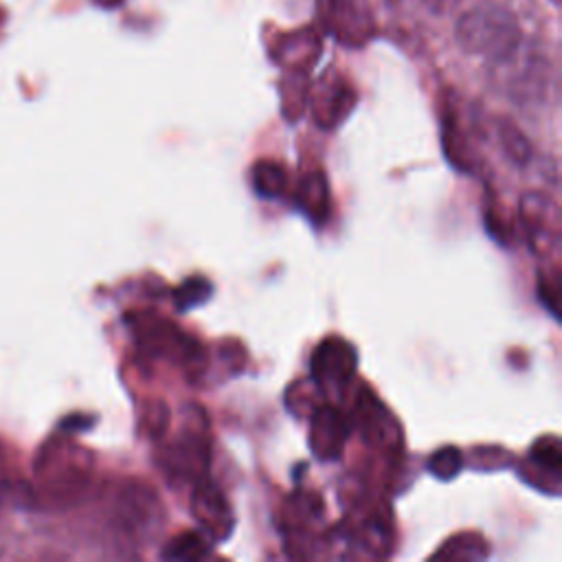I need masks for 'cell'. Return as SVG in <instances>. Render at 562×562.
Wrapping results in <instances>:
<instances>
[{
  "instance_id": "obj_15",
  "label": "cell",
  "mask_w": 562,
  "mask_h": 562,
  "mask_svg": "<svg viewBox=\"0 0 562 562\" xmlns=\"http://www.w3.org/2000/svg\"><path fill=\"white\" fill-rule=\"evenodd\" d=\"M558 296H560V290H558V285H553L549 279H542V274H538V299H540V303L549 310V314L553 316V318H560L558 314Z\"/></svg>"
},
{
  "instance_id": "obj_3",
  "label": "cell",
  "mask_w": 562,
  "mask_h": 562,
  "mask_svg": "<svg viewBox=\"0 0 562 562\" xmlns=\"http://www.w3.org/2000/svg\"><path fill=\"white\" fill-rule=\"evenodd\" d=\"M356 349L340 336L318 342L312 353L310 369L318 386H345L356 373Z\"/></svg>"
},
{
  "instance_id": "obj_4",
  "label": "cell",
  "mask_w": 562,
  "mask_h": 562,
  "mask_svg": "<svg viewBox=\"0 0 562 562\" xmlns=\"http://www.w3.org/2000/svg\"><path fill=\"white\" fill-rule=\"evenodd\" d=\"M193 516L215 538H226L233 527V516L220 487L211 481L200 479L193 492Z\"/></svg>"
},
{
  "instance_id": "obj_11",
  "label": "cell",
  "mask_w": 562,
  "mask_h": 562,
  "mask_svg": "<svg viewBox=\"0 0 562 562\" xmlns=\"http://www.w3.org/2000/svg\"><path fill=\"white\" fill-rule=\"evenodd\" d=\"M252 187L261 198H277L285 187V169L274 160H259L252 167Z\"/></svg>"
},
{
  "instance_id": "obj_1",
  "label": "cell",
  "mask_w": 562,
  "mask_h": 562,
  "mask_svg": "<svg viewBox=\"0 0 562 562\" xmlns=\"http://www.w3.org/2000/svg\"><path fill=\"white\" fill-rule=\"evenodd\" d=\"M454 37L465 53L483 55L496 64L522 44V29L512 9L494 0H481L459 15Z\"/></svg>"
},
{
  "instance_id": "obj_12",
  "label": "cell",
  "mask_w": 562,
  "mask_h": 562,
  "mask_svg": "<svg viewBox=\"0 0 562 562\" xmlns=\"http://www.w3.org/2000/svg\"><path fill=\"white\" fill-rule=\"evenodd\" d=\"M463 465V454L459 448L454 446H443L439 450H435L426 463V468L430 470L432 476L441 479V481H450L459 474Z\"/></svg>"
},
{
  "instance_id": "obj_17",
  "label": "cell",
  "mask_w": 562,
  "mask_h": 562,
  "mask_svg": "<svg viewBox=\"0 0 562 562\" xmlns=\"http://www.w3.org/2000/svg\"><path fill=\"white\" fill-rule=\"evenodd\" d=\"M551 2H553V4H560V0H551Z\"/></svg>"
},
{
  "instance_id": "obj_10",
  "label": "cell",
  "mask_w": 562,
  "mask_h": 562,
  "mask_svg": "<svg viewBox=\"0 0 562 562\" xmlns=\"http://www.w3.org/2000/svg\"><path fill=\"white\" fill-rule=\"evenodd\" d=\"M529 461L544 472L551 479H560L562 474V448H560V439L555 435H547L540 437L531 443L529 448Z\"/></svg>"
},
{
  "instance_id": "obj_7",
  "label": "cell",
  "mask_w": 562,
  "mask_h": 562,
  "mask_svg": "<svg viewBox=\"0 0 562 562\" xmlns=\"http://www.w3.org/2000/svg\"><path fill=\"white\" fill-rule=\"evenodd\" d=\"M321 15L327 26L334 31L338 40L345 44H353L367 37V26L362 22V13L358 11L353 0H318Z\"/></svg>"
},
{
  "instance_id": "obj_13",
  "label": "cell",
  "mask_w": 562,
  "mask_h": 562,
  "mask_svg": "<svg viewBox=\"0 0 562 562\" xmlns=\"http://www.w3.org/2000/svg\"><path fill=\"white\" fill-rule=\"evenodd\" d=\"M498 134H501V145H503V149L507 151V156H509L514 162L525 165V162L529 160V156H531V147H529L527 138L522 136V132H520L516 125H512V123H507V121H501Z\"/></svg>"
},
{
  "instance_id": "obj_9",
  "label": "cell",
  "mask_w": 562,
  "mask_h": 562,
  "mask_svg": "<svg viewBox=\"0 0 562 562\" xmlns=\"http://www.w3.org/2000/svg\"><path fill=\"white\" fill-rule=\"evenodd\" d=\"M209 553H211V547L198 531H182L176 538H171L162 549V558L176 560V562L204 560L209 558Z\"/></svg>"
},
{
  "instance_id": "obj_6",
  "label": "cell",
  "mask_w": 562,
  "mask_h": 562,
  "mask_svg": "<svg viewBox=\"0 0 562 562\" xmlns=\"http://www.w3.org/2000/svg\"><path fill=\"white\" fill-rule=\"evenodd\" d=\"M167 470L176 472L178 476H202L209 465V446L206 439L193 435H182L169 450H167Z\"/></svg>"
},
{
  "instance_id": "obj_16",
  "label": "cell",
  "mask_w": 562,
  "mask_h": 562,
  "mask_svg": "<svg viewBox=\"0 0 562 562\" xmlns=\"http://www.w3.org/2000/svg\"><path fill=\"white\" fill-rule=\"evenodd\" d=\"M428 7H430V11H443V4H446V0H424Z\"/></svg>"
},
{
  "instance_id": "obj_14",
  "label": "cell",
  "mask_w": 562,
  "mask_h": 562,
  "mask_svg": "<svg viewBox=\"0 0 562 562\" xmlns=\"http://www.w3.org/2000/svg\"><path fill=\"white\" fill-rule=\"evenodd\" d=\"M213 292V285L202 279V277H193V279H187L178 290H176V305L178 310H191V307H198L202 305Z\"/></svg>"
},
{
  "instance_id": "obj_5",
  "label": "cell",
  "mask_w": 562,
  "mask_h": 562,
  "mask_svg": "<svg viewBox=\"0 0 562 562\" xmlns=\"http://www.w3.org/2000/svg\"><path fill=\"white\" fill-rule=\"evenodd\" d=\"M347 432H349V428H347L345 417L331 406H321L312 419L310 448L323 461L336 459L345 446Z\"/></svg>"
},
{
  "instance_id": "obj_2",
  "label": "cell",
  "mask_w": 562,
  "mask_h": 562,
  "mask_svg": "<svg viewBox=\"0 0 562 562\" xmlns=\"http://www.w3.org/2000/svg\"><path fill=\"white\" fill-rule=\"evenodd\" d=\"M494 66L505 68V88L514 101H540L547 92V59L533 50H527L522 44Z\"/></svg>"
},
{
  "instance_id": "obj_8",
  "label": "cell",
  "mask_w": 562,
  "mask_h": 562,
  "mask_svg": "<svg viewBox=\"0 0 562 562\" xmlns=\"http://www.w3.org/2000/svg\"><path fill=\"white\" fill-rule=\"evenodd\" d=\"M299 209L314 222L323 224L329 215V189L323 173H310L303 178L296 195Z\"/></svg>"
}]
</instances>
